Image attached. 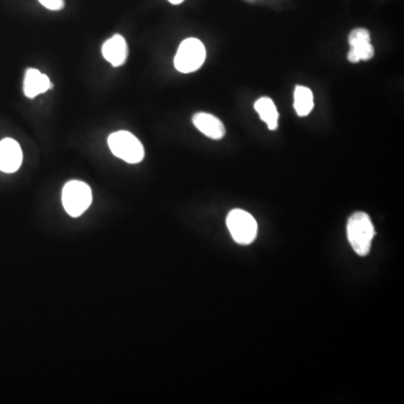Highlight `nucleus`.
Returning a JSON list of instances; mask_svg holds the SVG:
<instances>
[{
	"label": "nucleus",
	"instance_id": "1",
	"mask_svg": "<svg viewBox=\"0 0 404 404\" xmlns=\"http://www.w3.org/2000/svg\"><path fill=\"white\" fill-rule=\"evenodd\" d=\"M374 236V226L367 213L358 211L349 217L347 222V237L353 251L357 255H369Z\"/></svg>",
	"mask_w": 404,
	"mask_h": 404
},
{
	"label": "nucleus",
	"instance_id": "2",
	"mask_svg": "<svg viewBox=\"0 0 404 404\" xmlns=\"http://www.w3.org/2000/svg\"><path fill=\"white\" fill-rule=\"evenodd\" d=\"M108 145L116 157H119L130 164H136L144 159L145 152L142 143L127 130L112 133L108 137Z\"/></svg>",
	"mask_w": 404,
	"mask_h": 404
},
{
	"label": "nucleus",
	"instance_id": "3",
	"mask_svg": "<svg viewBox=\"0 0 404 404\" xmlns=\"http://www.w3.org/2000/svg\"><path fill=\"white\" fill-rule=\"evenodd\" d=\"M92 202L90 186L82 181H70L62 191V204L65 211L77 218L88 209Z\"/></svg>",
	"mask_w": 404,
	"mask_h": 404
},
{
	"label": "nucleus",
	"instance_id": "4",
	"mask_svg": "<svg viewBox=\"0 0 404 404\" xmlns=\"http://www.w3.org/2000/svg\"><path fill=\"white\" fill-rule=\"evenodd\" d=\"M206 60V49L202 42L195 37L184 39L175 58V67L181 73L197 71Z\"/></svg>",
	"mask_w": 404,
	"mask_h": 404
},
{
	"label": "nucleus",
	"instance_id": "5",
	"mask_svg": "<svg viewBox=\"0 0 404 404\" xmlns=\"http://www.w3.org/2000/svg\"><path fill=\"white\" fill-rule=\"evenodd\" d=\"M226 222L234 240L240 245H249L256 238L258 231L256 220L245 210H231Z\"/></svg>",
	"mask_w": 404,
	"mask_h": 404
},
{
	"label": "nucleus",
	"instance_id": "6",
	"mask_svg": "<svg viewBox=\"0 0 404 404\" xmlns=\"http://www.w3.org/2000/svg\"><path fill=\"white\" fill-rule=\"evenodd\" d=\"M23 152L15 139H5L0 142V171L14 173L21 168Z\"/></svg>",
	"mask_w": 404,
	"mask_h": 404
},
{
	"label": "nucleus",
	"instance_id": "7",
	"mask_svg": "<svg viewBox=\"0 0 404 404\" xmlns=\"http://www.w3.org/2000/svg\"><path fill=\"white\" fill-rule=\"evenodd\" d=\"M103 55L105 59L112 65V67H121L126 62L128 56V46H127L126 39L121 35H114L112 39H107L103 43L101 49Z\"/></svg>",
	"mask_w": 404,
	"mask_h": 404
},
{
	"label": "nucleus",
	"instance_id": "8",
	"mask_svg": "<svg viewBox=\"0 0 404 404\" xmlns=\"http://www.w3.org/2000/svg\"><path fill=\"white\" fill-rule=\"evenodd\" d=\"M192 121L201 133L209 139L218 141V139H222L226 134V128L222 121L211 114L198 112L193 116Z\"/></svg>",
	"mask_w": 404,
	"mask_h": 404
},
{
	"label": "nucleus",
	"instance_id": "9",
	"mask_svg": "<svg viewBox=\"0 0 404 404\" xmlns=\"http://www.w3.org/2000/svg\"><path fill=\"white\" fill-rule=\"evenodd\" d=\"M50 78L36 69H28L25 73L24 94L26 97L35 98L52 88Z\"/></svg>",
	"mask_w": 404,
	"mask_h": 404
},
{
	"label": "nucleus",
	"instance_id": "10",
	"mask_svg": "<svg viewBox=\"0 0 404 404\" xmlns=\"http://www.w3.org/2000/svg\"><path fill=\"white\" fill-rule=\"evenodd\" d=\"M254 107L257 114L260 115L261 119L267 125L269 130H275L278 128L279 112L271 98H260Z\"/></svg>",
	"mask_w": 404,
	"mask_h": 404
},
{
	"label": "nucleus",
	"instance_id": "11",
	"mask_svg": "<svg viewBox=\"0 0 404 404\" xmlns=\"http://www.w3.org/2000/svg\"><path fill=\"white\" fill-rule=\"evenodd\" d=\"M313 91L307 87L297 86L295 90V109L300 117H306L313 112Z\"/></svg>",
	"mask_w": 404,
	"mask_h": 404
},
{
	"label": "nucleus",
	"instance_id": "12",
	"mask_svg": "<svg viewBox=\"0 0 404 404\" xmlns=\"http://www.w3.org/2000/svg\"><path fill=\"white\" fill-rule=\"evenodd\" d=\"M351 45L349 52V62L358 63L360 61H369L374 56V48L371 41L356 42Z\"/></svg>",
	"mask_w": 404,
	"mask_h": 404
},
{
	"label": "nucleus",
	"instance_id": "13",
	"mask_svg": "<svg viewBox=\"0 0 404 404\" xmlns=\"http://www.w3.org/2000/svg\"><path fill=\"white\" fill-rule=\"evenodd\" d=\"M362 41H371V34H369V30L366 28H356V30H351L349 37V44Z\"/></svg>",
	"mask_w": 404,
	"mask_h": 404
},
{
	"label": "nucleus",
	"instance_id": "14",
	"mask_svg": "<svg viewBox=\"0 0 404 404\" xmlns=\"http://www.w3.org/2000/svg\"><path fill=\"white\" fill-rule=\"evenodd\" d=\"M42 6L50 10H61L64 7V0H39Z\"/></svg>",
	"mask_w": 404,
	"mask_h": 404
},
{
	"label": "nucleus",
	"instance_id": "15",
	"mask_svg": "<svg viewBox=\"0 0 404 404\" xmlns=\"http://www.w3.org/2000/svg\"><path fill=\"white\" fill-rule=\"evenodd\" d=\"M170 3H173V5H179V3H183L184 0H168Z\"/></svg>",
	"mask_w": 404,
	"mask_h": 404
}]
</instances>
